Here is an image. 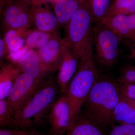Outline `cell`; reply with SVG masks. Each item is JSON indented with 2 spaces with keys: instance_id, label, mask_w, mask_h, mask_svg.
<instances>
[{
  "instance_id": "obj_1",
  "label": "cell",
  "mask_w": 135,
  "mask_h": 135,
  "mask_svg": "<svg viewBox=\"0 0 135 135\" xmlns=\"http://www.w3.org/2000/svg\"><path fill=\"white\" fill-rule=\"evenodd\" d=\"M121 97L116 80L99 77L83 105L84 116L104 129L112 125L113 113Z\"/></svg>"
},
{
  "instance_id": "obj_2",
  "label": "cell",
  "mask_w": 135,
  "mask_h": 135,
  "mask_svg": "<svg viewBox=\"0 0 135 135\" xmlns=\"http://www.w3.org/2000/svg\"><path fill=\"white\" fill-rule=\"evenodd\" d=\"M57 93L58 86L53 78L44 80L15 117L13 127L24 129L43 124Z\"/></svg>"
},
{
  "instance_id": "obj_3",
  "label": "cell",
  "mask_w": 135,
  "mask_h": 135,
  "mask_svg": "<svg viewBox=\"0 0 135 135\" xmlns=\"http://www.w3.org/2000/svg\"><path fill=\"white\" fill-rule=\"evenodd\" d=\"M94 23V18L84 2L65 27L68 43L79 62L92 56Z\"/></svg>"
},
{
  "instance_id": "obj_4",
  "label": "cell",
  "mask_w": 135,
  "mask_h": 135,
  "mask_svg": "<svg viewBox=\"0 0 135 135\" xmlns=\"http://www.w3.org/2000/svg\"><path fill=\"white\" fill-rule=\"evenodd\" d=\"M99 77L93 56L86 60L79 62L66 94L70 109V129L80 116L83 105Z\"/></svg>"
},
{
  "instance_id": "obj_5",
  "label": "cell",
  "mask_w": 135,
  "mask_h": 135,
  "mask_svg": "<svg viewBox=\"0 0 135 135\" xmlns=\"http://www.w3.org/2000/svg\"><path fill=\"white\" fill-rule=\"evenodd\" d=\"M121 39L101 22L96 23L93 27V40L95 45L96 58L101 64L110 66L115 62Z\"/></svg>"
},
{
  "instance_id": "obj_6",
  "label": "cell",
  "mask_w": 135,
  "mask_h": 135,
  "mask_svg": "<svg viewBox=\"0 0 135 135\" xmlns=\"http://www.w3.org/2000/svg\"><path fill=\"white\" fill-rule=\"evenodd\" d=\"M44 80L37 79L25 73L20 74L7 98L14 110V118Z\"/></svg>"
},
{
  "instance_id": "obj_7",
  "label": "cell",
  "mask_w": 135,
  "mask_h": 135,
  "mask_svg": "<svg viewBox=\"0 0 135 135\" xmlns=\"http://www.w3.org/2000/svg\"><path fill=\"white\" fill-rule=\"evenodd\" d=\"M70 109L66 94L62 95L52 105L47 115L52 135H64L70 128Z\"/></svg>"
},
{
  "instance_id": "obj_8",
  "label": "cell",
  "mask_w": 135,
  "mask_h": 135,
  "mask_svg": "<svg viewBox=\"0 0 135 135\" xmlns=\"http://www.w3.org/2000/svg\"><path fill=\"white\" fill-rule=\"evenodd\" d=\"M79 62L66 40L57 79L62 95L67 94L69 84L77 71Z\"/></svg>"
},
{
  "instance_id": "obj_9",
  "label": "cell",
  "mask_w": 135,
  "mask_h": 135,
  "mask_svg": "<svg viewBox=\"0 0 135 135\" xmlns=\"http://www.w3.org/2000/svg\"><path fill=\"white\" fill-rule=\"evenodd\" d=\"M66 39L61 38L58 32L42 48L37 51L42 60L53 72L58 71Z\"/></svg>"
},
{
  "instance_id": "obj_10",
  "label": "cell",
  "mask_w": 135,
  "mask_h": 135,
  "mask_svg": "<svg viewBox=\"0 0 135 135\" xmlns=\"http://www.w3.org/2000/svg\"><path fill=\"white\" fill-rule=\"evenodd\" d=\"M99 22L112 29L121 38L135 42V13L104 17Z\"/></svg>"
},
{
  "instance_id": "obj_11",
  "label": "cell",
  "mask_w": 135,
  "mask_h": 135,
  "mask_svg": "<svg viewBox=\"0 0 135 135\" xmlns=\"http://www.w3.org/2000/svg\"><path fill=\"white\" fill-rule=\"evenodd\" d=\"M18 65L21 72L30 74L37 79L45 80L51 73L49 68L44 62L38 51L30 50L23 57Z\"/></svg>"
},
{
  "instance_id": "obj_12",
  "label": "cell",
  "mask_w": 135,
  "mask_h": 135,
  "mask_svg": "<svg viewBox=\"0 0 135 135\" xmlns=\"http://www.w3.org/2000/svg\"><path fill=\"white\" fill-rule=\"evenodd\" d=\"M29 14L20 6L10 5L4 12L2 22L8 31L25 30L29 26Z\"/></svg>"
},
{
  "instance_id": "obj_13",
  "label": "cell",
  "mask_w": 135,
  "mask_h": 135,
  "mask_svg": "<svg viewBox=\"0 0 135 135\" xmlns=\"http://www.w3.org/2000/svg\"><path fill=\"white\" fill-rule=\"evenodd\" d=\"M29 25H32L36 30L53 33L58 32L59 27L55 15L47 10L41 9L30 13Z\"/></svg>"
},
{
  "instance_id": "obj_14",
  "label": "cell",
  "mask_w": 135,
  "mask_h": 135,
  "mask_svg": "<svg viewBox=\"0 0 135 135\" xmlns=\"http://www.w3.org/2000/svg\"><path fill=\"white\" fill-rule=\"evenodd\" d=\"M135 124V101L121 96L114 110L112 123Z\"/></svg>"
},
{
  "instance_id": "obj_15",
  "label": "cell",
  "mask_w": 135,
  "mask_h": 135,
  "mask_svg": "<svg viewBox=\"0 0 135 135\" xmlns=\"http://www.w3.org/2000/svg\"><path fill=\"white\" fill-rule=\"evenodd\" d=\"M8 63L3 65L0 71V100L7 98L15 81L21 71L18 64Z\"/></svg>"
},
{
  "instance_id": "obj_16",
  "label": "cell",
  "mask_w": 135,
  "mask_h": 135,
  "mask_svg": "<svg viewBox=\"0 0 135 135\" xmlns=\"http://www.w3.org/2000/svg\"><path fill=\"white\" fill-rule=\"evenodd\" d=\"M81 3L77 0H59L55 6V15L59 27H64L69 23Z\"/></svg>"
},
{
  "instance_id": "obj_17",
  "label": "cell",
  "mask_w": 135,
  "mask_h": 135,
  "mask_svg": "<svg viewBox=\"0 0 135 135\" xmlns=\"http://www.w3.org/2000/svg\"><path fill=\"white\" fill-rule=\"evenodd\" d=\"M104 129L85 116H80L73 127L65 135H107Z\"/></svg>"
},
{
  "instance_id": "obj_18",
  "label": "cell",
  "mask_w": 135,
  "mask_h": 135,
  "mask_svg": "<svg viewBox=\"0 0 135 135\" xmlns=\"http://www.w3.org/2000/svg\"><path fill=\"white\" fill-rule=\"evenodd\" d=\"M55 33L36 29L28 31L25 39L26 45L31 50H39L47 44Z\"/></svg>"
},
{
  "instance_id": "obj_19",
  "label": "cell",
  "mask_w": 135,
  "mask_h": 135,
  "mask_svg": "<svg viewBox=\"0 0 135 135\" xmlns=\"http://www.w3.org/2000/svg\"><path fill=\"white\" fill-rule=\"evenodd\" d=\"M135 13V0H115L109 6L105 16Z\"/></svg>"
},
{
  "instance_id": "obj_20",
  "label": "cell",
  "mask_w": 135,
  "mask_h": 135,
  "mask_svg": "<svg viewBox=\"0 0 135 135\" xmlns=\"http://www.w3.org/2000/svg\"><path fill=\"white\" fill-rule=\"evenodd\" d=\"M85 2L96 23L105 17L110 5V0H86Z\"/></svg>"
},
{
  "instance_id": "obj_21",
  "label": "cell",
  "mask_w": 135,
  "mask_h": 135,
  "mask_svg": "<svg viewBox=\"0 0 135 135\" xmlns=\"http://www.w3.org/2000/svg\"><path fill=\"white\" fill-rule=\"evenodd\" d=\"M15 112L8 99L0 100V126L13 127Z\"/></svg>"
},
{
  "instance_id": "obj_22",
  "label": "cell",
  "mask_w": 135,
  "mask_h": 135,
  "mask_svg": "<svg viewBox=\"0 0 135 135\" xmlns=\"http://www.w3.org/2000/svg\"><path fill=\"white\" fill-rule=\"evenodd\" d=\"M4 41L10 51H16L23 48L26 45L25 39L22 38L16 31L9 30L5 34Z\"/></svg>"
},
{
  "instance_id": "obj_23",
  "label": "cell",
  "mask_w": 135,
  "mask_h": 135,
  "mask_svg": "<svg viewBox=\"0 0 135 135\" xmlns=\"http://www.w3.org/2000/svg\"><path fill=\"white\" fill-rule=\"evenodd\" d=\"M116 81L119 83H128L135 84V66L128 65L122 67L120 75Z\"/></svg>"
},
{
  "instance_id": "obj_24",
  "label": "cell",
  "mask_w": 135,
  "mask_h": 135,
  "mask_svg": "<svg viewBox=\"0 0 135 135\" xmlns=\"http://www.w3.org/2000/svg\"><path fill=\"white\" fill-rule=\"evenodd\" d=\"M107 135H135V124L116 125Z\"/></svg>"
},
{
  "instance_id": "obj_25",
  "label": "cell",
  "mask_w": 135,
  "mask_h": 135,
  "mask_svg": "<svg viewBox=\"0 0 135 135\" xmlns=\"http://www.w3.org/2000/svg\"><path fill=\"white\" fill-rule=\"evenodd\" d=\"M119 84L122 96L135 101V84L128 83Z\"/></svg>"
},
{
  "instance_id": "obj_26",
  "label": "cell",
  "mask_w": 135,
  "mask_h": 135,
  "mask_svg": "<svg viewBox=\"0 0 135 135\" xmlns=\"http://www.w3.org/2000/svg\"><path fill=\"white\" fill-rule=\"evenodd\" d=\"M30 50L31 49L25 45L23 48L20 49L19 50L16 51H10V59L12 62L16 64H18L22 57Z\"/></svg>"
},
{
  "instance_id": "obj_27",
  "label": "cell",
  "mask_w": 135,
  "mask_h": 135,
  "mask_svg": "<svg viewBox=\"0 0 135 135\" xmlns=\"http://www.w3.org/2000/svg\"><path fill=\"white\" fill-rule=\"evenodd\" d=\"M26 130L1 129L0 135H23Z\"/></svg>"
},
{
  "instance_id": "obj_28",
  "label": "cell",
  "mask_w": 135,
  "mask_h": 135,
  "mask_svg": "<svg viewBox=\"0 0 135 135\" xmlns=\"http://www.w3.org/2000/svg\"><path fill=\"white\" fill-rule=\"evenodd\" d=\"M8 49L4 40L1 38L0 39V59L1 62L4 56L7 54ZM9 50V49H8Z\"/></svg>"
},
{
  "instance_id": "obj_29",
  "label": "cell",
  "mask_w": 135,
  "mask_h": 135,
  "mask_svg": "<svg viewBox=\"0 0 135 135\" xmlns=\"http://www.w3.org/2000/svg\"><path fill=\"white\" fill-rule=\"evenodd\" d=\"M23 135H45L44 133L38 131L36 129H32L26 130L25 133Z\"/></svg>"
},
{
  "instance_id": "obj_30",
  "label": "cell",
  "mask_w": 135,
  "mask_h": 135,
  "mask_svg": "<svg viewBox=\"0 0 135 135\" xmlns=\"http://www.w3.org/2000/svg\"><path fill=\"white\" fill-rule=\"evenodd\" d=\"M128 57L131 59H135V42H133L131 48L130 53L128 56Z\"/></svg>"
}]
</instances>
